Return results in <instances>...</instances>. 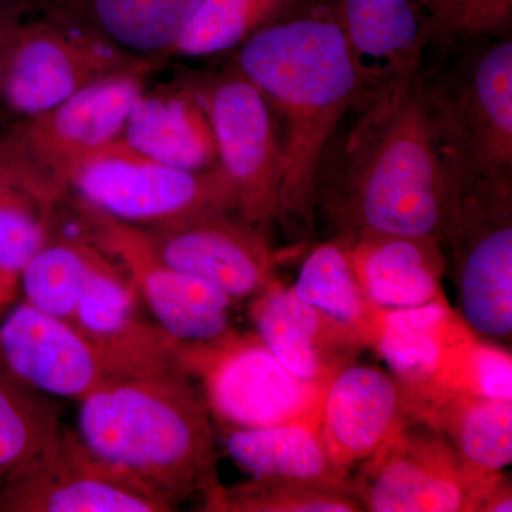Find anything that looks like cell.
Here are the masks:
<instances>
[{"instance_id": "cell-11", "label": "cell", "mask_w": 512, "mask_h": 512, "mask_svg": "<svg viewBox=\"0 0 512 512\" xmlns=\"http://www.w3.org/2000/svg\"><path fill=\"white\" fill-rule=\"evenodd\" d=\"M76 231L126 272L141 301L177 342H208L231 328L232 299L221 289L161 261L140 229L74 198L67 202Z\"/></svg>"}, {"instance_id": "cell-34", "label": "cell", "mask_w": 512, "mask_h": 512, "mask_svg": "<svg viewBox=\"0 0 512 512\" xmlns=\"http://www.w3.org/2000/svg\"><path fill=\"white\" fill-rule=\"evenodd\" d=\"M512 491L510 477L505 476L504 471L497 477L494 484L488 488L478 512H511Z\"/></svg>"}, {"instance_id": "cell-3", "label": "cell", "mask_w": 512, "mask_h": 512, "mask_svg": "<svg viewBox=\"0 0 512 512\" xmlns=\"http://www.w3.org/2000/svg\"><path fill=\"white\" fill-rule=\"evenodd\" d=\"M211 419L194 379L171 369L103 384L80 400L77 431L173 511L218 481Z\"/></svg>"}, {"instance_id": "cell-6", "label": "cell", "mask_w": 512, "mask_h": 512, "mask_svg": "<svg viewBox=\"0 0 512 512\" xmlns=\"http://www.w3.org/2000/svg\"><path fill=\"white\" fill-rule=\"evenodd\" d=\"M424 94L444 167L512 175L510 36L468 49Z\"/></svg>"}, {"instance_id": "cell-8", "label": "cell", "mask_w": 512, "mask_h": 512, "mask_svg": "<svg viewBox=\"0 0 512 512\" xmlns=\"http://www.w3.org/2000/svg\"><path fill=\"white\" fill-rule=\"evenodd\" d=\"M69 188L79 200L134 227H163L207 212L235 214L234 191L221 167L183 170L138 153L120 138L83 161Z\"/></svg>"}, {"instance_id": "cell-17", "label": "cell", "mask_w": 512, "mask_h": 512, "mask_svg": "<svg viewBox=\"0 0 512 512\" xmlns=\"http://www.w3.org/2000/svg\"><path fill=\"white\" fill-rule=\"evenodd\" d=\"M249 315L256 335L276 359L322 390L367 349L355 333L302 302L276 278L255 293Z\"/></svg>"}, {"instance_id": "cell-32", "label": "cell", "mask_w": 512, "mask_h": 512, "mask_svg": "<svg viewBox=\"0 0 512 512\" xmlns=\"http://www.w3.org/2000/svg\"><path fill=\"white\" fill-rule=\"evenodd\" d=\"M440 389L512 400L511 353L483 342L478 335L471 336L448 367Z\"/></svg>"}, {"instance_id": "cell-26", "label": "cell", "mask_w": 512, "mask_h": 512, "mask_svg": "<svg viewBox=\"0 0 512 512\" xmlns=\"http://www.w3.org/2000/svg\"><path fill=\"white\" fill-rule=\"evenodd\" d=\"M220 429L228 456L251 477L319 485L350 494L349 471L332 463L320 440L318 407L308 416L274 426Z\"/></svg>"}, {"instance_id": "cell-15", "label": "cell", "mask_w": 512, "mask_h": 512, "mask_svg": "<svg viewBox=\"0 0 512 512\" xmlns=\"http://www.w3.org/2000/svg\"><path fill=\"white\" fill-rule=\"evenodd\" d=\"M0 360L37 392L79 402L116 380L109 359L72 322L26 301L0 323Z\"/></svg>"}, {"instance_id": "cell-29", "label": "cell", "mask_w": 512, "mask_h": 512, "mask_svg": "<svg viewBox=\"0 0 512 512\" xmlns=\"http://www.w3.org/2000/svg\"><path fill=\"white\" fill-rule=\"evenodd\" d=\"M60 426L59 407L0 360V485L28 464Z\"/></svg>"}, {"instance_id": "cell-31", "label": "cell", "mask_w": 512, "mask_h": 512, "mask_svg": "<svg viewBox=\"0 0 512 512\" xmlns=\"http://www.w3.org/2000/svg\"><path fill=\"white\" fill-rule=\"evenodd\" d=\"M201 511L208 512H359L349 493L276 478H256L232 487L215 481L204 491Z\"/></svg>"}, {"instance_id": "cell-21", "label": "cell", "mask_w": 512, "mask_h": 512, "mask_svg": "<svg viewBox=\"0 0 512 512\" xmlns=\"http://www.w3.org/2000/svg\"><path fill=\"white\" fill-rule=\"evenodd\" d=\"M336 239V238H335ZM369 301L380 309H409L447 301V259L439 239L365 234L338 239Z\"/></svg>"}, {"instance_id": "cell-23", "label": "cell", "mask_w": 512, "mask_h": 512, "mask_svg": "<svg viewBox=\"0 0 512 512\" xmlns=\"http://www.w3.org/2000/svg\"><path fill=\"white\" fill-rule=\"evenodd\" d=\"M202 0H35L43 12L92 32L124 55L154 62L173 55Z\"/></svg>"}, {"instance_id": "cell-30", "label": "cell", "mask_w": 512, "mask_h": 512, "mask_svg": "<svg viewBox=\"0 0 512 512\" xmlns=\"http://www.w3.org/2000/svg\"><path fill=\"white\" fill-rule=\"evenodd\" d=\"M298 2L202 0L171 57H212L235 52L249 37L284 16Z\"/></svg>"}, {"instance_id": "cell-35", "label": "cell", "mask_w": 512, "mask_h": 512, "mask_svg": "<svg viewBox=\"0 0 512 512\" xmlns=\"http://www.w3.org/2000/svg\"><path fill=\"white\" fill-rule=\"evenodd\" d=\"M429 2L431 13H433V35H431V39L433 37L439 39L440 33L443 32L444 26L447 25L460 0H429Z\"/></svg>"}, {"instance_id": "cell-14", "label": "cell", "mask_w": 512, "mask_h": 512, "mask_svg": "<svg viewBox=\"0 0 512 512\" xmlns=\"http://www.w3.org/2000/svg\"><path fill=\"white\" fill-rule=\"evenodd\" d=\"M137 228L161 261L221 289L232 301L255 295L275 278L278 254L268 235L232 212Z\"/></svg>"}, {"instance_id": "cell-16", "label": "cell", "mask_w": 512, "mask_h": 512, "mask_svg": "<svg viewBox=\"0 0 512 512\" xmlns=\"http://www.w3.org/2000/svg\"><path fill=\"white\" fill-rule=\"evenodd\" d=\"M136 286L106 255L84 291L72 323L109 359L116 379L181 369L178 343L138 312Z\"/></svg>"}, {"instance_id": "cell-20", "label": "cell", "mask_w": 512, "mask_h": 512, "mask_svg": "<svg viewBox=\"0 0 512 512\" xmlns=\"http://www.w3.org/2000/svg\"><path fill=\"white\" fill-rule=\"evenodd\" d=\"M473 335L450 303L431 302L382 309L370 349L389 366L403 400H410L443 386L454 356Z\"/></svg>"}, {"instance_id": "cell-7", "label": "cell", "mask_w": 512, "mask_h": 512, "mask_svg": "<svg viewBox=\"0 0 512 512\" xmlns=\"http://www.w3.org/2000/svg\"><path fill=\"white\" fill-rule=\"evenodd\" d=\"M210 117L235 215L268 235L279 224L285 154L278 121L261 93L232 66L180 74Z\"/></svg>"}, {"instance_id": "cell-33", "label": "cell", "mask_w": 512, "mask_h": 512, "mask_svg": "<svg viewBox=\"0 0 512 512\" xmlns=\"http://www.w3.org/2000/svg\"><path fill=\"white\" fill-rule=\"evenodd\" d=\"M512 0H460L440 39H495L511 28Z\"/></svg>"}, {"instance_id": "cell-13", "label": "cell", "mask_w": 512, "mask_h": 512, "mask_svg": "<svg viewBox=\"0 0 512 512\" xmlns=\"http://www.w3.org/2000/svg\"><path fill=\"white\" fill-rule=\"evenodd\" d=\"M154 67L103 77L52 109L19 120L12 133L46 174L70 191L77 167L120 138Z\"/></svg>"}, {"instance_id": "cell-28", "label": "cell", "mask_w": 512, "mask_h": 512, "mask_svg": "<svg viewBox=\"0 0 512 512\" xmlns=\"http://www.w3.org/2000/svg\"><path fill=\"white\" fill-rule=\"evenodd\" d=\"M106 255L79 232L55 228L19 274L26 302L40 311L72 322L90 279Z\"/></svg>"}, {"instance_id": "cell-25", "label": "cell", "mask_w": 512, "mask_h": 512, "mask_svg": "<svg viewBox=\"0 0 512 512\" xmlns=\"http://www.w3.org/2000/svg\"><path fill=\"white\" fill-rule=\"evenodd\" d=\"M404 417L439 431L471 471L493 476L512 461V400L439 389L404 400Z\"/></svg>"}, {"instance_id": "cell-2", "label": "cell", "mask_w": 512, "mask_h": 512, "mask_svg": "<svg viewBox=\"0 0 512 512\" xmlns=\"http://www.w3.org/2000/svg\"><path fill=\"white\" fill-rule=\"evenodd\" d=\"M282 126L279 224L316 229V178L336 127L372 92L340 28L335 0H299L232 52V62Z\"/></svg>"}, {"instance_id": "cell-12", "label": "cell", "mask_w": 512, "mask_h": 512, "mask_svg": "<svg viewBox=\"0 0 512 512\" xmlns=\"http://www.w3.org/2000/svg\"><path fill=\"white\" fill-rule=\"evenodd\" d=\"M170 507L97 456L79 431L60 426L18 473L0 485V512H168Z\"/></svg>"}, {"instance_id": "cell-9", "label": "cell", "mask_w": 512, "mask_h": 512, "mask_svg": "<svg viewBox=\"0 0 512 512\" xmlns=\"http://www.w3.org/2000/svg\"><path fill=\"white\" fill-rule=\"evenodd\" d=\"M181 369L198 380L218 427L258 429L308 416L322 389L303 382L256 333L234 329L208 342L178 343Z\"/></svg>"}, {"instance_id": "cell-36", "label": "cell", "mask_w": 512, "mask_h": 512, "mask_svg": "<svg viewBox=\"0 0 512 512\" xmlns=\"http://www.w3.org/2000/svg\"><path fill=\"white\" fill-rule=\"evenodd\" d=\"M19 275L0 269V313L15 301L19 291Z\"/></svg>"}, {"instance_id": "cell-10", "label": "cell", "mask_w": 512, "mask_h": 512, "mask_svg": "<svg viewBox=\"0 0 512 512\" xmlns=\"http://www.w3.org/2000/svg\"><path fill=\"white\" fill-rule=\"evenodd\" d=\"M501 473H474L443 434L404 417L350 476V494L370 512H478Z\"/></svg>"}, {"instance_id": "cell-5", "label": "cell", "mask_w": 512, "mask_h": 512, "mask_svg": "<svg viewBox=\"0 0 512 512\" xmlns=\"http://www.w3.org/2000/svg\"><path fill=\"white\" fill-rule=\"evenodd\" d=\"M36 9L35 16L29 0H0V103L20 120L52 109L110 74L154 67Z\"/></svg>"}, {"instance_id": "cell-4", "label": "cell", "mask_w": 512, "mask_h": 512, "mask_svg": "<svg viewBox=\"0 0 512 512\" xmlns=\"http://www.w3.org/2000/svg\"><path fill=\"white\" fill-rule=\"evenodd\" d=\"M439 242L456 286L458 315L480 338L510 339L512 175L444 167Z\"/></svg>"}, {"instance_id": "cell-22", "label": "cell", "mask_w": 512, "mask_h": 512, "mask_svg": "<svg viewBox=\"0 0 512 512\" xmlns=\"http://www.w3.org/2000/svg\"><path fill=\"white\" fill-rule=\"evenodd\" d=\"M120 140L144 156L183 170L220 167L207 110L180 77L140 94Z\"/></svg>"}, {"instance_id": "cell-24", "label": "cell", "mask_w": 512, "mask_h": 512, "mask_svg": "<svg viewBox=\"0 0 512 512\" xmlns=\"http://www.w3.org/2000/svg\"><path fill=\"white\" fill-rule=\"evenodd\" d=\"M69 195L12 131L0 137V269L20 274L55 231Z\"/></svg>"}, {"instance_id": "cell-27", "label": "cell", "mask_w": 512, "mask_h": 512, "mask_svg": "<svg viewBox=\"0 0 512 512\" xmlns=\"http://www.w3.org/2000/svg\"><path fill=\"white\" fill-rule=\"evenodd\" d=\"M292 291L316 311L355 333L370 348L380 311L357 281L345 247L332 238L318 245L303 262Z\"/></svg>"}, {"instance_id": "cell-19", "label": "cell", "mask_w": 512, "mask_h": 512, "mask_svg": "<svg viewBox=\"0 0 512 512\" xmlns=\"http://www.w3.org/2000/svg\"><path fill=\"white\" fill-rule=\"evenodd\" d=\"M350 52L369 89L412 79L433 35L429 0H335Z\"/></svg>"}, {"instance_id": "cell-1", "label": "cell", "mask_w": 512, "mask_h": 512, "mask_svg": "<svg viewBox=\"0 0 512 512\" xmlns=\"http://www.w3.org/2000/svg\"><path fill=\"white\" fill-rule=\"evenodd\" d=\"M443 194L420 73L357 101L320 158L316 211L342 241L365 234L439 239Z\"/></svg>"}, {"instance_id": "cell-18", "label": "cell", "mask_w": 512, "mask_h": 512, "mask_svg": "<svg viewBox=\"0 0 512 512\" xmlns=\"http://www.w3.org/2000/svg\"><path fill=\"white\" fill-rule=\"evenodd\" d=\"M404 419L402 392L392 375L353 363L320 396V440L332 463L349 471L375 453Z\"/></svg>"}]
</instances>
